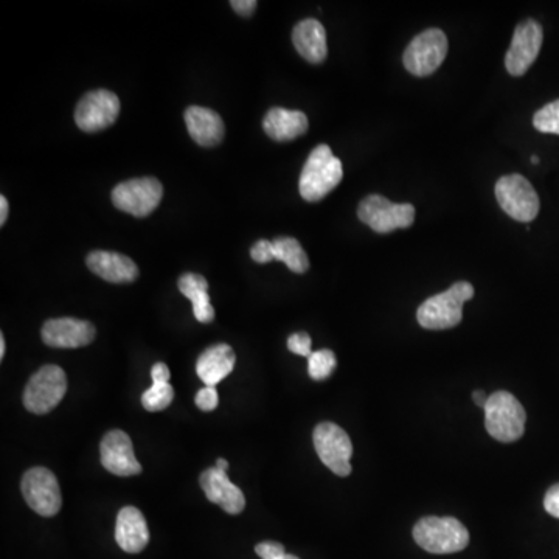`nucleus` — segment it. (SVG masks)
I'll use <instances>...</instances> for the list:
<instances>
[{
    "label": "nucleus",
    "mask_w": 559,
    "mask_h": 559,
    "mask_svg": "<svg viewBox=\"0 0 559 559\" xmlns=\"http://www.w3.org/2000/svg\"><path fill=\"white\" fill-rule=\"evenodd\" d=\"M532 162H533V164H539V159H538V157L533 156V157H532Z\"/></svg>",
    "instance_id": "39"
},
{
    "label": "nucleus",
    "mask_w": 559,
    "mask_h": 559,
    "mask_svg": "<svg viewBox=\"0 0 559 559\" xmlns=\"http://www.w3.org/2000/svg\"><path fill=\"white\" fill-rule=\"evenodd\" d=\"M199 483H201L205 497L213 504L223 508L226 513H243L244 508H246L243 491L230 482L226 471H221L216 466L215 468L205 469L199 477Z\"/></svg>",
    "instance_id": "16"
},
{
    "label": "nucleus",
    "mask_w": 559,
    "mask_h": 559,
    "mask_svg": "<svg viewBox=\"0 0 559 559\" xmlns=\"http://www.w3.org/2000/svg\"><path fill=\"white\" fill-rule=\"evenodd\" d=\"M250 257L260 264L271 263V261L275 260L274 244H272V241L268 240L258 241V243H255L252 249H250Z\"/></svg>",
    "instance_id": "30"
},
{
    "label": "nucleus",
    "mask_w": 559,
    "mask_h": 559,
    "mask_svg": "<svg viewBox=\"0 0 559 559\" xmlns=\"http://www.w3.org/2000/svg\"><path fill=\"white\" fill-rule=\"evenodd\" d=\"M196 406L204 412H212L218 407L219 396L215 387L205 386L204 389L199 390L196 395Z\"/></svg>",
    "instance_id": "31"
},
{
    "label": "nucleus",
    "mask_w": 559,
    "mask_h": 559,
    "mask_svg": "<svg viewBox=\"0 0 559 559\" xmlns=\"http://www.w3.org/2000/svg\"><path fill=\"white\" fill-rule=\"evenodd\" d=\"M542 27L535 19H527L514 30L513 41L505 56V67L513 77H521L527 72L541 52Z\"/></svg>",
    "instance_id": "13"
},
{
    "label": "nucleus",
    "mask_w": 559,
    "mask_h": 559,
    "mask_svg": "<svg viewBox=\"0 0 559 559\" xmlns=\"http://www.w3.org/2000/svg\"><path fill=\"white\" fill-rule=\"evenodd\" d=\"M344 168L328 145H319L311 151L300 176V195L305 201L317 202L341 184Z\"/></svg>",
    "instance_id": "1"
},
{
    "label": "nucleus",
    "mask_w": 559,
    "mask_h": 559,
    "mask_svg": "<svg viewBox=\"0 0 559 559\" xmlns=\"http://www.w3.org/2000/svg\"><path fill=\"white\" fill-rule=\"evenodd\" d=\"M174 400V389L170 381H153V386L145 390L142 404L148 412H160L167 409Z\"/></svg>",
    "instance_id": "25"
},
{
    "label": "nucleus",
    "mask_w": 559,
    "mask_h": 559,
    "mask_svg": "<svg viewBox=\"0 0 559 559\" xmlns=\"http://www.w3.org/2000/svg\"><path fill=\"white\" fill-rule=\"evenodd\" d=\"M179 291L193 303V314L196 320L201 323H210L215 319V310L209 297V283L202 275L188 274L182 275L178 282Z\"/></svg>",
    "instance_id": "23"
},
{
    "label": "nucleus",
    "mask_w": 559,
    "mask_h": 559,
    "mask_svg": "<svg viewBox=\"0 0 559 559\" xmlns=\"http://www.w3.org/2000/svg\"><path fill=\"white\" fill-rule=\"evenodd\" d=\"M120 100L114 92L92 91L84 95L75 111V123L84 132H98L119 119Z\"/></svg>",
    "instance_id": "12"
},
{
    "label": "nucleus",
    "mask_w": 559,
    "mask_h": 559,
    "mask_svg": "<svg viewBox=\"0 0 559 559\" xmlns=\"http://www.w3.org/2000/svg\"><path fill=\"white\" fill-rule=\"evenodd\" d=\"M336 355L331 350L314 351L308 358V373L314 381L330 378L336 369Z\"/></svg>",
    "instance_id": "26"
},
{
    "label": "nucleus",
    "mask_w": 559,
    "mask_h": 559,
    "mask_svg": "<svg viewBox=\"0 0 559 559\" xmlns=\"http://www.w3.org/2000/svg\"><path fill=\"white\" fill-rule=\"evenodd\" d=\"M22 494L28 507L44 518H52L63 505L60 483L50 469L36 466L22 477Z\"/></svg>",
    "instance_id": "9"
},
{
    "label": "nucleus",
    "mask_w": 559,
    "mask_h": 559,
    "mask_svg": "<svg viewBox=\"0 0 559 559\" xmlns=\"http://www.w3.org/2000/svg\"><path fill=\"white\" fill-rule=\"evenodd\" d=\"M216 468L221 469V471H226L229 469V462L226 459H218L216 460Z\"/></svg>",
    "instance_id": "37"
},
{
    "label": "nucleus",
    "mask_w": 559,
    "mask_h": 559,
    "mask_svg": "<svg viewBox=\"0 0 559 559\" xmlns=\"http://www.w3.org/2000/svg\"><path fill=\"white\" fill-rule=\"evenodd\" d=\"M414 539L421 549L435 555L462 552L468 547L469 533L455 518L428 516L417 522Z\"/></svg>",
    "instance_id": "3"
},
{
    "label": "nucleus",
    "mask_w": 559,
    "mask_h": 559,
    "mask_svg": "<svg viewBox=\"0 0 559 559\" xmlns=\"http://www.w3.org/2000/svg\"><path fill=\"white\" fill-rule=\"evenodd\" d=\"M485 428L500 443H513L524 435V407L510 392L493 393L485 406Z\"/></svg>",
    "instance_id": "4"
},
{
    "label": "nucleus",
    "mask_w": 559,
    "mask_h": 559,
    "mask_svg": "<svg viewBox=\"0 0 559 559\" xmlns=\"http://www.w3.org/2000/svg\"><path fill=\"white\" fill-rule=\"evenodd\" d=\"M115 541L126 553H140L150 542L145 516L136 507H125L117 514Z\"/></svg>",
    "instance_id": "19"
},
{
    "label": "nucleus",
    "mask_w": 559,
    "mask_h": 559,
    "mask_svg": "<svg viewBox=\"0 0 559 559\" xmlns=\"http://www.w3.org/2000/svg\"><path fill=\"white\" fill-rule=\"evenodd\" d=\"M101 465L109 473L119 477L137 476L142 473V465L137 462L132 441L126 432L115 429L101 440Z\"/></svg>",
    "instance_id": "14"
},
{
    "label": "nucleus",
    "mask_w": 559,
    "mask_h": 559,
    "mask_svg": "<svg viewBox=\"0 0 559 559\" xmlns=\"http://www.w3.org/2000/svg\"><path fill=\"white\" fill-rule=\"evenodd\" d=\"M297 52L308 63L320 64L328 55L327 32L317 19H303L292 32Z\"/></svg>",
    "instance_id": "21"
},
{
    "label": "nucleus",
    "mask_w": 559,
    "mask_h": 559,
    "mask_svg": "<svg viewBox=\"0 0 559 559\" xmlns=\"http://www.w3.org/2000/svg\"><path fill=\"white\" fill-rule=\"evenodd\" d=\"M184 119L188 134L198 145L212 148L223 142L226 126L218 112L201 106H190L185 111Z\"/></svg>",
    "instance_id": "18"
},
{
    "label": "nucleus",
    "mask_w": 559,
    "mask_h": 559,
    "mask_svg": "<svg viewBox=\"0 0 559 559\" xmlns=\"http://www.w3.org/2000/svg\"><path fill=\"white\" fill-rule=\"evenodd\" d=\"M162 196L164 187L154 178L131 179L112 190L115 207L137 218L151 215L159 207Z\"/></svg>",
    "instance_id": "10"
},
{
    "label": "nucleus",
    "mask_w": 559,
    "mask_h": 559,
    "mask_svg": "<svg viewBox=\"0 0 559 559\" xmlns=\"http://www.w3.org/2000/svg\"><path fill=\"white\" fill-rule=\"evenodd\" d=\"M257 2L255 0H232L230 2V7L237 11L238 14L244 16V18H249L257 10Z\"/></svg>",
    "instance_id": "33"
},
{
    "label": "nucleus",
    "mask_w": 559,
    "mask_h": 559,
    "mask_svg": "<svg viewBox=\"0 0 559 559\" xmlns=\"http://www.w3.org/2000/svg\"><path fill=\"white\" fill-rule=\"evenodd\" d=\"M255 552H257L261 559H300L297 556L286 553L285 547L282 544L272 541L260 542L255 547Z\"/></svg>",
    "instance_id": "28"
},
{
    "label": "nucleus",
    "mask_w": 559,
    "mask_h": 559,
    "mask_svg": "<svg viewBox=\"0 0 559 559\" xmlns=\"http://www.w3.org/2000/svg\"><path fill=\"white\" fill-rule=\"evenodd\" d=\"M94 325L87 320L61 317L44 323L41 336L44 344L53 348H80L91 344L95 339Z\"/></svg>",
    "instance_id": "15"
},
{
    "label": "nucleus",
    "mask_w": 559,
    "mask_h": 559,
    "mask_svg": "<svg viewBox=\"0 0 559 559\" xmlns=\"http://www.w3.org/2000/svg\"><path fill=\"white\" fill-rule=\"evenodd\" d=\"M544 508L547 513L552 514L553 518L559 519V483L547 491L544 497Z\"/></svg>",
    "instance_id": "32"
},
{
    "label": "nucleus",
    "mask_w": 559,
    "mask_h": 559,
    "mask_svg": "<svg viewBox=\"0 0 559 559\" xmlns=\"http://www.w3.org/2000/svg\"><path fill=\"white\" fill-rule=\"evenodd\" d=\"M5 348H7V344H5V337L0 336V359H4Z\"/></svg>",
    "instance_id": "38"
},
{
    "label": "nucleus",
    "mask_w": 559,
    "mask_h": 559,
    "mask_svg": "<svg viewBox=\"0 0 559 559\" xmlns=\"http://www.w3.org/2000/svg\"><path fill=\"white\" fill-rule=\"evenodd\" d=\"M533 125L544 134H558L559 136V100L539 109L533 117Z\"/></svg>",
    "instance_id": "27"
},
{
    "label": "nucleus",
    "mask_w": 559,
    "mask_h": 559,
    "mask_svg": "<svg viewBox=\"0 0 559 559\" xmlns=\"http://www.w3.org/2000/svg\"><path fill=\"white\" fill-rule=\"evenodd\" d=\"M237 356L227 344H216L199 356L196 373L205 386L215 387L233 372Z\"/></svg>",
    "instance_id": "20"
},
{
    "label": "nucleus",
    "mask_w": 559,
    "mask_h": 559,
    "mask_svg": "<svg viewBox=\"0 0 559 559\" xmlns=\"http://www.w3.org/2000/svg\"><path fill=\"white\" fill-rule=\"evenodd\" d=\"M314 448L323 465L341 477L350 476L353 445L344 429L334 423H322L314 429Z\"/></svg>",
    "instance_id": "11"
},
{
    "label": "nucleus",
    "mask_w": 559,
    "mask_h": 559,
    "mask_svg": "<svg viewBox=\"0 0 559 559\" xmlns=\"http://www.w3.org/2000/svg\"><path fill=\"white\" fill-rule=\"evenodd\" d=\"M496 198L502 210L521 223L533 221L541 207L535 188L521 174L500 178L496 184Z\"/></svg>",
    "instance_id": "6"
},
{
    "label": "nucleus",
    "mask_w": 559,
    "mask_h": 559,
    "mask_svg": "<svg viewBox=\"0 0 559 559\" xmlns=\"http://www.w3.org/2000/svg\"><path fill=\"white\" fill-rule=\"evenodd\" d=\"M488 398H490V396L485 395L483 390H476V392L473 393L474 403H476L477 406L482 407V409H485V406H487Z\"/></svg>",
    "instance_id": "36"
},
{
    "label": "nucleus",
    "mask_w": 559,
    "mask_h": 559,
    "mask_svg": "<svg viewBox=\"0 0 559 559\" xmlns=\"http://www.w3.org/2000/svg\"><path fill=\"white\" fill-rule=\"evenodd\" d=\"M311 337L306 333H296L289 336L288 348L292 353H296L299 356H305V358H310L313 355V350H311Z\"/></svg>",
    "instance_id": "29"
},
{
    "label": "nucleus",
    "mask_w": 559,
    "mask_h": 559,
    "mask_svg": "<svg viewBox=\"0 0 559 559\" xmlns=\"http://www.w3.org/2000/svg\"><path fill=\"white\" fill-rule=\"evenodd\" d=\"M87 268L109 283H132L139 277L137 264L123 254L95 250L87 255Z\"/></svg>",
    "instance_id": "17"
},
{
    "label": "nucleus",
    "mask_w": 559,
    "mask_h": 559,
    "mask_svg": "<svg viewBox=\"0 0 559 559\" xmlns=\"http://www.w3.org/2000/svg\"><path fill=\"white\" fill-rule=\"evenodd\" d=\"M448 55V38L438 28H429L412 39L406 52L403 63L415 77H428L434 73L445 61Z\"/></svg>",
    "instance_id": "7"
},
{
    "label": "nucleus",
    "mask_w": 559,
    "mask_h": 559,
    "mask_svg": "<svg viewBox=\"0 0 559 559\" xmlns=\"http://www.w3.org/2000/svg\"><path fill=\"white\" fill-rule=\"evenodd\" d=\"M275 260L283 263L296 274H305L310 269V260L296 238L280 237L272 241Z\"/></svg>",
    "instance_id": "24"
},
{
    "label": "nucleus",
    "mask_w": 559,
    "mask_h": 559,
    "mask_svg": "<svg viewBox=\"0 0 559 559\" xmlns=\"http://www.w3.org/2000/svg\"><path fill=\"white\" fill-rule=\"evenodd\" d=\"M308 117L300 111L272 108L264 115L263 129L275 142H291L308 131Z\"/></svg>",
    "instance_id": "22"
},
{
    "label": "nucleus",
    "mask_w": 559,
    "mask_h": 559,
    "mask_svg": "<svg viewBox=\"0 0 559 559\" xmlns=\"http://www.w3.org/2000/svg\"><path fill=\"white\" fill-rule=\"evenodd\" d=\"M67 392V376L58 365H44L28 381L24 390V406L36 415L49 414Z\"/></svg>",
    "instance_id": "5"
},
{
    "label": "nucleus",
    "mask_w": 559,
    "mask_h": 559,
    "mask_svg": "<svg viewBox=\"0 0 559 559\" xmlns=\"http://www.w3.org/2000/svg\"><path fill=\"white\" fill-rule=\"evenodd\" d=\"M151 378L153 381H170V369L164 362H157L151 370Z\"/></svg>",
    "instance_id": "34"
},
{
    "label": "nucleus",
    "mask_w": 559,
    "mask_h": 559,
    "mask_svg": "<svg viewBox=\"0 0 559 559\" xmlns=\"http://www.w3.org/2000/svg\"><path fill=\"white\" fill-rule=\"evenodd\" d=\"M8 218V201L5 196H0V226H5Z\"/></svg>",
    "instance_id": "35"
},
{
    "label": "nucleus",
    "mask_w": 559,
    "mask_h": 559,
    "mask_svg": "<svg viewBox=\"0 0 559 559\" xmlns=\"http://www.w3.org/2000/svg\"><path fill=\"white\" fill-rule=\"evenodd\" d=\"M358 216L376 233H390L412 226L415 209L412 204H395L384 196L370 195L359 204Z\"/></svg>",
    "instance_id": "8"
},
{
    "label": "nucleus",
    "mask_w": 559,
    "mask_h": 559,
    "mask_svg": "<svg viewBox=\"0 0 559 559\" xmlns=\"http://www.w3.org/2000/svg\"><path fill=\"white\" fill-rule=\"evenodd\" d=\"M473 297L474 286L471 283H455L448 291L431 297L418 308V323L426 330L457 327L463 319V305Z\"/></svg>",
    "instance_id": "2"
}]
</instances>
